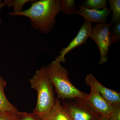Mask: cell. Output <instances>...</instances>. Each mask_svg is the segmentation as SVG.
Segmentation results:
<instances>
[{
    "label": "cell",
    "instance_id": "cell-1",
    "mask_svg": "<svg viewBox=\"0 0 120 120\" xmlns=\"http://www.w3.org/2000/svg\"><path fill=\"white\" fill-rule=\"evenodd\" d=\"M61 11L60 0H40L33 2L26 10L18 13L11 12L8 15L28 17L34 29L47 34L56 25V17Z\"/></svg>",
    "mask_w": 120,
    "mask_h": 120
},
{
    "label": "cell",
    "instance_id": "cell-2",
    "mask_svg": "<svg viewBox=\"0 0 120 120\" xmlns=\"http://www.w3.org/2000/svg\"><path fill=\"white\" fill-rule=\"evenodd\" d=\"M30 82L31 87L38 94L37 105L32 113L41 118L50 111L56 99L53 86L45 66L36 71Z\"/></svg>",
    "mask_w": 120,
    "mask_h": 120
},
{
    "label": "cell",
    "instance_id": "cell-3",
    "mask_svg": "<svg viewBox=\"0 0 120 120\" xmlns=\"http://www.w3.org/2000/svg\"><path fill=\"white\" fill-rule=\"evenodd\" d=\"M45 68L58 95L57 98L64 100L75 98H86L88 94L76 88L69 78L68 71L56 60Z\"/></svg>",
    "mask_w": 120,
    "mask_h": 120
},
{
    "label": "cell",
    "instance_id": "cell-4",
    "mask_svg": "<svg viewBox=\"0 0 120 120\" xmlns=\"http://www.w3.org/2000/svg\"><path fill=\"white\" fill-rule=\"evenodd\" d=\"M86 99L64 100L62 105L67 109L72 120H98L101 116L87 102Z\"/></svg>",
    "mask_w": 120,
    "mask_h": 120
},
{
    "label": "cell",
    "instance_id": "cell-5",
    "mask_svg": "<svg viewBox=\"0 0 120 120\" xmlns=\"http://www.w3.org/2000/svg\"><path fill=\"white\" fill-rule=\"evenodd\" d=\"M112 24L105 22L96 24L92 28L89 38L94 41L99 49V64H103L108 60L107 55L110 45L109 32Z\"/></svg>",
    "mask_w": 120,
    "mask_h": 120
},
{
    "label": "cell",
    "instance_id": "cell-6",
    "mask_svg": "<svg viewBox=\"0 0 120 120\" xmlns=\"http://www.w3.org/2000/svg\"><path fill=\"white\" fill-rule=\"evenodd\" d=\"M92 28V23L84 20L77 35L67 47L61 50L60 52V55L56 57L55 60L60 63H65V57L67 53L75 48L87 43Z\"/></svg>",
    "mask_w": 120,
    "mask_h": 120
},
{
    "label": "cell",
    "instance_id": "cell-7",
    "mask_svg": "<svg viewBox=\"0 0 120 120\" xmlns=\"http://www.w3.org/2000/svg\"><path fill=\"white\" fill-rule=\"evenodd\" d=\"M91 88V92L86 99V101L101 116L109 117L114 106L106 101L101 96L97 88L91 84H87Z\"/></svg>",
    "mask_w": 120,
    "mask_h": 120
},
{
    "label": "cell",
    "instance_id": "cell-8",
    "mask_svg": "<svg viewBox=\"0 0 120 120\" xmlns=\"http://www.w3.org/2000/svg\"><path fill=\"white\" fill-rule=\"evenodd\" d=\"M85 82L95 87L101 96L108 103L113 106H120V94L116 91L111 90L102 85L92 74L87 75Z\"/></svg>",
    "mask_w": 120,
    "mask_h": 120
},
{
    "label": "cell",
    "instance_id": "cell-9",
    "mask_svg": "<svg viewBox=\"0 0 120 120\" xmlns=\"http://www.w3.org/2000/svg\"><path fill=\"white\" fill-rule=\"evenodd\" d=\"M111 11L110 9L106 7L102 10H96L87 8L80 5L77 14L83 17L87 22L99 23L107 21V16L112 14Z\"/></svg>",
    "mask_w": 120,
    "mask_h": 120
},
{
    "label": "cell",
    "instance_id": "cell-10",
    "mask_svg": "<svg viewBox=\"0 0 120 120\" xmlns=\"http://www.w3.org/2000/svg\"><path fill=\"white\" fill-rule=\"evenodd\" d=\"M41 120H72L71 116L61 104L60 99L56 98L53 106Z\"/></svg>",
    "mask_w": 120,
    "mask_h": 120
},
{
    "label": "cell",
    "instance_id": "cell-11",
    "mask_svg": "<svg viewBox=\"0 0 120 120\" xmlns=\"http://www.w3.org/2000/svg\"><path fill=\"white\" fill-rule=\"evenodd\" d=\"M60 4L61 11L64 14L71 15L77 14L75 0H60Z\"/></svg>",
    "mask_w": 120,
    "mask_h": 120
},
{
    "label": "cell",
    "instance_id": "cell-12",
    "mask_svg": "<svg viewBox=\"0 0 120 120\" xmlns=\"http://www.w3.org/2000/svg\"><path fill=\"white\" fill-rule=\"evenodd\" d=\"M110 10L112 12V18L110 22L115 24L120 22V0H109Z\"/></svg>",
    "mask_w": 120,
    "mask_h": 120
},
{
    "label": "cell",
    "instance_id": "cell-13",
    "mask_svg": "<svg viewBox=\"0 0 120 120\" xmlns=\"http://www.w3.org/2000/svg\"><path fill=\"white\" fill-rule=\"evenodd\" d=\"M36 0H5L3 2L4 6L9 8L13 7L14 13H18L23 11L22 8L26 3L34 2Z\"/></svg>",
    "mask_w": 120,
    "mask_h": 120
},
{
    "label": "cell",
    "instance_id": "cell-14",
    "mask_svg": "<svg viewBox=\"0 0 120 120\" xmlns=\"http://www.w3.org/2000/svg\"><path fill=\"white\" fill-rule=\"evenodd\" d=\"M107 5L106 0H87L84 1L80 6L90 9L101 10L106 7Z\"/></svg>",
    "mask_w": 120,
    "mask_h": 120
},
{
    "label": "cell",
    "instance_id": "cell-15",
    "mask_svg": "<svg viewBox=\"0 0 120 120\" xmlns=\"http://www.w3.org/2000/svg\"><path fill=\"white\" fill-rule=\"evenodd\" d=\"M109 36L111 45L120 41V22L112 25L110 30Z\"/></svg>",
    "mask_w": 120,
    "mask_h": 120
},
{
    "label": "cell",
    "instance_id": "cell-16",
    "mask_svg": "<svg viewBox=\"0 0 120 120\" xmlns=\"http://www.w3.org/2000/svg\"><path fill=\"white\" fill-rule=\"evenodd\" d=\"M18 113L0 110V120H20Z\"/></svg>",
    "mask_w": 120,
    "mask_h": 120
},
{
    "label": "cell",
    "instance_id": "cell-17",
    "mask_svg": "<svg viewBox=\"0 0 120 120\" xmlns=\"http://www.w3.org/2000/svg\"><path fill=\"white\" fill-rule=\"evenodd\" d=\"M18 116L20 120H41V118L32 113L19 112Z\"/></svg>",
    "mask_w": 120,
    "mask_h": 120
},
{
    "label": "cell",
    "instance_id": "cell-18",
    "mask_svg": "<svg viewBox=\"0 0 120 120\" xmlns=\"http://www.w3.org/2000/svg\"><path fill=\"white\" fill-rule=\"evenodd\" d=\"M108 118L109 120H120V106H114V108Z\"/></svg>",
    "mask_w": 120,
    "mask_h": 120
},
{
    "label": "cell",
    "instance_id": "cell-19",
    "mask_svg": "<svg viewBox=\"0 0 120 120\" xmlns=\"http://www.w3.org/2000/svg\"><path fill=\"white\" fill-rule=\"evenodd\" d=\"M1 1L0 0V11L4 7L3 2H1ZM2 22V20L0 17V23H1Z\"/></svg>",
    "mask_w": 120,
    "mask_h": 120
},
{
    "label": "cell",
    "instance_id": "cell-20",
    "mask_svg": "<svg viewBox=\"0 0 120 120\" xmlns=\"http://www.w3.org/2000/svg\"><path fill=\"white\" fill-rule=\"evenodd\" d=\"M98 120H109L108 117L101 116Z\"/></svg>",
    "mask_w": 120,
    "mask_h": 120
}]
</instances>
